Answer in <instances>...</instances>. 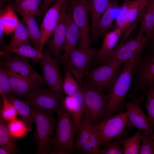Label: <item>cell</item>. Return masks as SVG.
<instances>
[{"instance_id":"6da1fadb","label":"cell","mask_w":154,"mask_h":154,"mask_svg":"<svg viewBox=\"0 0 154 154\" xmlns=\"http://www.w3.org/2000/svg\"><path fill=\"white\" fill-rule=\"evenodd\" d=\"M140 55L123 63V66L115 82L108 93L109 96L105 117L126 110L125 99L133 80Z\"/></svg>"},{"instance_id":"7a4b0ae2","label":"cell","mask_w":154,"mask_h":154,"mask_svg":"<svg viewBox=\"0 0 154 154\" xmlns=\"http://www.w3.org/2000/svg\"><path fill=\"white\" fill-rule=\"evenodd\" d=\"M56 131L48 154H69L74 153L75 134L71 116L62 104L57 110Z\"/></svg>"},{"instance_id":"3957f363","label":"cell","mask_w":154,"mask_h":154,"mask_svg":"<svg viewBox=\"0 0 154 154\" xmlns=\"http://www.w3.org/2000/svg\"><path fill=\"white\" fill-rule=\"evenodd\" d=\"M123 63L114 61L91 68L83 77L81 85L84 87L108 93L117 78Z\"/></svg>"},{"instance_id":"277c9868","label":"cell","mask_w":154,"mask_h":154,"mask_svg":"<svg viewBox=\"0 0 154 154\" xmlns=\"http://www.w3.org/2000/svg\"><path fill=\"white\" fill-rule=\"evenodd\" d=\"M31 106V115L36 125L33 139L38 145L35 154H48L52 145V136L56 127L54 112Z\"/></svg>"},{"instance_id":"5b68a950","label":"cell","mask_w":154,"mask_h":154,"mask_svg":"<svg viewBox=\"0 0 154 154\" xmlns=\"http://www.w3.org/2000/svg\"><path fill=\"white\" fill-rule=\"evenodd\" d=\"M99 48H79L72 50L68 54L62 55L59 63L67 66L81 85L83 77L88 73L93 60L98 54Z\"/></svg>"},{"instance_id":"8992f818","label":"cell","mask_w":154,"mask_h":154,"mask_svg":"<svg viewBox=\"0 0 154 154\" xmlns=\"http://www.w3.org/2000/svg\"><path fill=\"white\" fill-rule=\"evenodd\" d=\"M127 111L111 115L94 124L100 146H106L111 141L127 133Z\"/></svg>"},{"instance_id":"52a82bcc","label":"cell","mask_w":154,"mask_h":154,"mask_svg":"<svg viewBox=\"0 0 154 154\" xmlns=\"http://www.w3.org/2000/svg\"><path fill=\"white\" fill-rule=\"evenodd\" d=\"M84 88L83 115L94 124L104 118L109 96L94 89Z\"/></svg>"},{"instance_id":"ba28073f","label":"cell","mask_w":154,"mask_h":154,"mask_svg":"<svg viewBox=\"0 0 154 154\" xmlns=\"http://www.w3.org/2000/svg\"><path fill=\"white\" fill-rule=\"evenodd\" d=\"M42 53L40 62L46 85L55 94L63 98V79L58 66V59L53 58L51 52L47 49Z\"/></svg>"},{"instance_id":"9c48e42d","label":"cell","mask_w":154,"mask_h":154,"mask_svg":"<svg viewBox=\"0 0 154 154\" xmlns=\"http://www.w3.org/2000/svg\"><path fill=\"white\" fill-rule=\"evenodd\" d=\"M11 52L1 51L0 55L3 57L0 62L3 66L12 72L39 83L45 86L46 84L43 76L37 73L30 65L29 59L19 55L12 56Z\"/></svg>"},{"instance_id":"30bf717a","label":"cell","mask_w":154,"mask_h":154,"mask_svg":"<svg viewBox=\"0 0 154 154\" xmlns=\"http://www.w3.org/2000/svg\"><path fill=\"white\" fill-rule=\"evenodd\" d=\"M74 20L80 33L79 48L90 47L92 42L89 12L86 0H69Z\"/></svg>"},{"instance_id":"8fae6325","label":"cell","mask_w":154,"mask_h":154,"mask_svg":"<svg viewBox=\"0 0 154 154\" xmlns=\"http://www.w3.org/2000/svg\"><path fill=\"white\" fill-rule=\"evenodd\" d=\"M134 83L129 98L135 100L137 94L146 91L149 85L154 83V53L141 60L140 58L136 66Z\"/></svg>"},{"instance_id":"7c38bea8","label":"cell","mask_w":154,"mask_h":154,"mask_svg":"<svg viewBox=\"0 0 154 154\" xmlns=\"http://www.w3.org/2000/svg\"><path fill=\"white\" fill-rule=\"evenodd\" d=\"M78 133L76 149L88 154H99L100 145L94 124L84 115Z\"/></svg>"},{"instance_id":"4fadbf2b","label":"cell","mask_w":154,"mask_h":154,"mask_svg":"<svg viewBox=\"0 0 154 154\" xmlns=\"http://www.w3.org/2000/svg\"><path fill=\"white\" fill-rule=\"evenodd\" d=\"M41 85L34 89L25 100L31 106L54 112L62 104L63 98Z\"/></svg>"},{"instance_id":"5bb4252c","label":"cell","mask_w":154,"mask_h":154,"mask_svg":"<svg viewBox=\"0 0 154 154\" xmlns=\"http://www.w3.org/2000/svg\"><path fill=\"white\" fill-rule=\"evenodd\" d=\"M149 40L146 35L139 31L134 38L117 47L106 63L114 61L123 62L134 56L140 55Z\"/></svg>"},{"instance_id":"9a60e30c","label":"cell","mask_w":154,"mask_h":154,"mask_svg":"<svg viewBox=\"0 0 154 154\" xmlns=\"http://www.w3.org/2000/svg\"><path fill=\"white\" fill-rule=\"evenodd\" d=\"M69 0H57L45 13L40 29L41 37L39 51L42 52L44 44L53 34L58 23L62 11Z\"/></svg>"},{"instance_id":"2e32d148","label":"cell","mask_w":154,"mask_h":154,"mask_svg":"<svg viewBox=\"0 0 154 154\" xmlns=\"http://www.w3.org/2000/svg\"><path fill=\"white\" fill-rule=\"evenodd\" d=\"M143 100L141 98H136L132 102H125L127 112V125L129 131L134 127L141 131H147L150 134L153 133V128L147 117L141 108L140 104Z\"/></svg>"},{"instance_id":"e0dca14e","label":"cell","mask_w":154,"mask_h":154,"mask_svg":"<svg viewBox=\"0 0 154 154\" xmlns=\"http://www.w3.org/2000/svg\"><path fill=\"white\" fill-rule=\"evenodd\" d=\"M69 2L64 6L58 25L52 35V37L47 48L56 59L61 56L64 50L66 29V13Z\"/></svg>"},{"instance_id":"ac0fdd59","label":"cell","mask_w":154,"mask_h":154,"mask_svg":"<svg viewBox=\"0 0 154 154\" xmlns=\"http://www.w3.org/2000/svg\"><path fill=\"white\" fill-rule=\"evenodd\" d=\"M0 69L8 77L11 86L14 91V94L20 99H25L34 89L42 85L16 74L3 66H0Z\"/></svg>"},{"instance_id":"d6986e66","label":"cell","mask_w":154,"mask_h":154,"mask_svg":"<svg viewBox=\"0 0 154 154\" xmlns=\"http://www.w3.org/2000/svg\"><path fill=\"white\" fill-rule=\"evenodd\" d=\"M123 31L120 29L115 28L103 35L101 46L99 48V52L95 58L96 64L97 66L105 64L114 52Z\"/></svg>"},{"instance_id":"ffe728a7","label":"cell","mask_w":154,"mask_h":154,"mask_svg":"<svg viewBox=\"0 0 154 154\" xmlns=\"http://www.w3.org/2000/svg\"><path fill=\"white\" fill-rule=\"evenodd\" d=\"M91 22V37L92 42L98 40L96 30L98 21L107 8L110 0H86Z\"/></svg>"},{"instance_id":"44dd1931","label":"cell","mask_w":154,"mask_h":154,"mask_svg":"<svg viewBox=\"0 0 154 154\" xmlns=\"http://www.w3.org/2000/svg\"><path fill=\"white\" fill-rule=\"evenodd\" d=\"M80 38L79 30L73 19L69 1L66 13V36L64 49L67 54L72 50L75 48Z\"/></svg>"},{"instance_id":"7402d4cb","label":"cell","mask_w":154,"mask_h":154,"mask_svg":"<svg viewBox=\"0 0 154 154\" xmlns=\"http://www.w3.org/2000/svg\"><path fill=\"white\" fill-rule=\"evenodd\" d=\"M6 96L8 101L15 107L18 114L24 122L27 128L28 132L31 131L34 122L31 115L30 105L13 94H9Z\"/></svg>"},{"instance_id":"603a6c76","label":"cell","mask_w":154,"mask_h":154,"mask_svg":"<svg viewBox=\"0 0 154 154\" xmlns=\"http://www.w3.org/2000/svg\"><path fill=\"white\" fill-rule=\"evenodd\" d=\"M117 6V0H114L110 2L107 8L101 17L97 27L98 39L112 27L114 21L116 18L115 14Z\"/></svg>"},{"instance_id":"cb8c5ba5","label":"cell","mask_w":154,"mask_h":154,"mask_svg":"<svg viewBox=\"0 0 154 154\" xmlns=\"http://www.w3.org/2000/svg\"><path fill=\"white\" fill-rule=\"evenodd\" d=\"M84 88L82 86L73 96V106L71 114L74 124V131L78 133L84 115Z\"/></svg>"},{"instance_id":"d4e9b609","label":"cell","mask_w":154,"mask_h":154,"mask_svg":"<svg viewBox=\"0 0 154 154\" xmlns=\"http://www.w3.org/2000/svg\"><path fill=\"white\" fill-rule=\"evenodd\" d=\"M19 13L25 23L33 47L39 51L41 40V32L40 28L36 21L35 16L25 14L19 11Z\"/></svg>"},{"instance_id":"484cf974","label":"cell","mask_w":154,"mask_h":154,"mask_svg":"<svg viewBox=\"0 0 154 154\" xmlns=\"http://www.w3.org/2000/svg\"><path fill=\"white\" fill-rule=\"evenodd\" d=\"M15 11L10 3H8L3 9L1 7L0 18L4 25L5 33L7 35L13 32L19 24V21Z\"/></svg>"},{"instance_id":"4316f807","label":"cell","mask_w":154,"mask_h":154,"mask_svg":"<svg viewBox=\"0 0 154 154\" xmlns=\"http://www.w3.org/2000/svg\"><path fill=\"white\" fill-rule=\"evenodd\" d=\"M147 4V0H131L124 30L128 31L132 26V24L134 21L141 19Z\"/></svg>"},{"instance_id":"83f0119b","label":"cell","mask_w":154,"mask_h":154,"mask_svg":"<svg viewBox=\"0 0 154 154\" xmlns=\"http://www.w3.org/2000/svg\"><path fill=\"white\" fill-rule=\"evenodd\" d=\"M2 49L3 51L31 59L35 62L40 61L42 55V52L31 46L30 44H24L13 47L3 45Z\"/></svg>"},{"instance_id":"f1b7e54d","label":"cell","mask_w":154,"mask_h":154,"mask_svg":"<svg viewBox=\"0 0 154 154\" xmlns=\"http://www.w3.org/2000/svg\"><path fill=\"white\" fill-rule=\"evenodd\" d=\"M10 134L8 123L2 118L0 119V145L7 150L10 154H16L20 149L17 147Z\"/></svg>"},{"instance_id":"f546056e","label":"cell","mask_w":154,"mask_h":154,"mask_svg":"<svg viewBox=\"0 0 154 154\" xmlns=\"http://www.w3.org/2000/svg\"><path fill=\"white\" fill-rule=\"evenodd\" d=\"M13 32L7 46L13 47L24 44H30V39L26 25L23 19L19 21Z\"/></svg>"},{"instance_id":"4dcf8cb0","label":"cell","mask_w":154,"mask_h":154,"mask_svg":"<svg viewBox=\"0 0 154 154\" xmlns=\"http://www.w3.org/2000/svg\"><path fill=\"white\" fill-rule=\"evenodd\" d=\"M141 131L138 129L133 135L126 139L122 138L120 143L123 146V154H138L141 148Z\"/></svg>"},{"instance_id":"1f68e13d","label":"cell","mask_w":154,"mask_h":154,"mask_svg":"<svg viewBox=\"0 0 154 154\" xmlns=\"http://www.w3.org/2000/svg\"><path fill=\"white\" fill-rule=\"evenodd\" d=\"M12 5L16 11L34 16L42 15V9L36 0H21L18 3H13Z\"/></svg>"},{"instance_id":"d6a6232c","label":"cell","mask_w":154,"mask_h":154,"mask_svg":"<svg viewBox=\"0 0 154 154\" xmlns=\"http://www.w3.org/2000/svg\"><path fill=\"white\" fill-rule=\"evenodd\" d=\"M64 66L65 71L62 83L63 91L67 96H73L78 91L82 85L75 79L70 70L67 66Z\"/></svg>"},{"instance_id":"836d02e7","label":"cell","mask_w":154,"mask_h":154,"mask_svg":"<svg viewBox=\"0 0 154 154\" xmlns=\"http://www.w3.org/2000/svg\"><path fill=\"white\" fill-rule=\"evenodd\" d=\"M139 31L142 33H145L146 36L150 40L154 37V28L152 15L151 11L147 5L141 18Z\"/></svg>"},{"instance_id":"e575fe53","label":"cell","mask_w":154,"mask_h":154,"mask_svg":"<svg viewBox=\"0 0 154 154\" xmlns=\"http://www.w3.org/2000/svg\"><path fill=\"white\" fill-rule=\"evenodd\" d=\"M8 128L11 136L14 138H20L27 135V128L23 120L16 118L9 121Z\"/></svg>"},{"instance_id":"d590c367","label":"cell","mask_w":154,"mask_h":154,"mask_svg":"<svg viewBox=\"0 0 154 154\" xmlns=\"http://www.w3.org/2000/svg\"><path fill=\"white\" fill-rule=\"evenodd\" d=\"M0 94L3 100L1 117L6 121H9L16 118L18 113L14 106L8 101L6 96Z\"/></svg>"},{"instance_id":"8d00e7d4","label":"cell","mask_w":154,"mask_h":154,"mask_svg":"<svg viewBox=\"0 0 154 154\" xmlns=\"http://www.w3.org/2000/svg\"><path fill=\"white\" fill-rule=\"evenodd\" d=\"M148 88L145 106L148 118L154 131V83L151 84Z\"/></svg>"},{"instance_id":"74e56055","label":"cell","mask_w":154,"mask_h":154,"mask_svg":"<svg viewBox=\"0 0 154 154\" xmlns=\"http://www.w3.org/2000/svg\"><path fill=\"white\" fill-rule=\"evenodd\" d=\"M131 0H124L118 10L115 19V28L124 29L127 15L128 11Z\"/></svg>"},{"instance_id":"f35d334b","label":"cell","mask_w":154,"mask_h":154,"mask_svg":"<svg viewBox=\"0 0 154 154\" xmlns=\"http://www.w3.org/2000/svg\"><path fill=\"white\" fill-rule=\"evenodd\" d=\"M127 135V132L111 141L104 148L100 149L99 154H123L120 143L121 139Z\"/></svg>"},{"instance_id":"ab89813d","label":"cell","mask_w":154,"mask_h":154,"mask_svg":"<svg viewBox=\"0 0 154 154\" xmlns=\"http://www.w3.org/2000/svg\"><path fill=\"white\" fill-rule=\"evenodd\" d=\"M150 135L147 131H144L141 134L142 144L139 154H154V141L151 139Z\"/></svg>"},{"instance_id":"60d3db41","label":"cell","mask_w":154,"mask_h":154,"mask_svg":"<svg viewBox=\"0 0 154 154\" xmlns=\"http://www.w3.org/2000/svg\"><path fill=\"white\" fill-rule=\"evenodd\" d=\"M9 78L6 74L0 69V93L6 96L10 94H14Z\"/></svg>"},{"instance_id":"b9f144b4","label":"cell","mask_w":154,"mask_h":154,"mask_svg":"<svg viewBox=\"0 0 154 154\" xmlns=\"http://www.w3.org/2000/svg\"><path fill=\"white\" fill-rule=\"evenodd\" d=\"M62 104L63 107L71 115L73 106V100L72 96H67L63 98L62 101Z\"/></svg>"},{"instance_id":"7bdbcfd3","label":"cell","mask_w":154,"mask_h":154,"mask_svg":"<svg viewBox=\"0 0 154 154\" xmlns=\"http://www.w3.org/2000/svg\"><path fill=\"white\" fill-rule=\"evenodd\" d=\"M57 0H43L42 8V15L45 14L48 9Z\"/></svg>"},{"instance_id":"ee69618b","label":"cell","mask_w":154,"mask_h":154,"mask_svg":"<svg viewBox=\"0 0 154 154\" xmlns=\"http://www.w3.org/2000/svg\"><path fill=\"white\" fill-rule=\"evenodd\" d=\"M147 6L150 9L151 13L154 28V0H147Z\"/></svg>"},{"instance_id":"f6af8a7d","label":"cell","mask_w":154,"mask_h":154,"mask_svg":"<svg viewBox=\"0 0 154 154\" xmlns=\"http://www.w3.org/2000/svg\"><path fill=\"white\" fill-rule=\"evenodd\" d=\"M0 154H10L9 152L5 149L3 147H0Z\"/></svg>"},{"instance_id":"bcb514c9","label":"cell","mask_w":154,"mask_h":154,"mask_svg":"<svg viewBox=\"0 0 154 154\" xmlns=\"http://www.w3.org/2000/svg\"><path fill=\"white\" fill-rule=\"evenodd\" d=\"M38 3L40 7L41 8L43 5V1L42 0H36Z\"/></svg>"},{"instance_id":"7dc6e473","label":"cell","mask_w":154,"mask_h":154,"mask_svg":"<svg viewBox=\"0 0 154 154\" xmlns=\"http://www.w3.org/2000/svg\"><path fill=\"white\" fill-rule=\"evenodd\" d=\"M151 52L154 53V42H151Z\"/></svg>"},{"instance_id":"c3c4849f","label":"cell","mask_w":154,"mask_h":154,"mask_svg":"<svg viewBox=\"0 0 154 154\" xmlns=\"http://www.w3.org/2000/svg\"><path fill=\"white\" fill-rule=\"evenodd\" d=\"M150 135V136L151 139L154 141V133H153Z\"/></svg>"},{"instance_id":"681fc988","label":"cell","mask_w":154,"mask_h":154,"mask_svg":"<svg viewBox=\"0 0 154 154\" xmlns=\"http://www.w3.org/2000/svg\"><path fill=\"white\" fill-rule=\"evenodd\" d=\"M13 0L14 1V3H18L21 0Z\"/></svg>"},{"instance_id":"f907efd6","label":"cell","mask_w":154,"mask_h":154,"mask_svg":"<svg viewBox=\"0 0 154 154\" xmlns=\"http://www.w3.org/2000/svg\"><path fill=\"white\" fill-rule=\"evenodd\" d=\"M150 41L151 42H154V37L152 38L150 40Z\"/></svg>"}]
</instances>
